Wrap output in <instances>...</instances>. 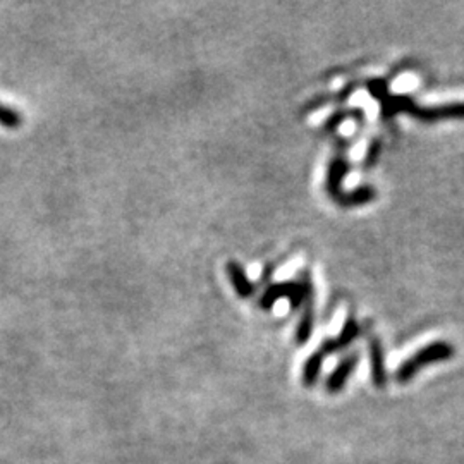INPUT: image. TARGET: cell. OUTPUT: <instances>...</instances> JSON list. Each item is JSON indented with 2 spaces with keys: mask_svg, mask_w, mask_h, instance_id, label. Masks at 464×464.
Listing matches in <instances>:
<instances>
[{
  "mask_svg": "<svg viewBox=\"0 0 464 464\" xmlns=\"http://www.w3.org/2000/svg\"><path fill=\"white\" fill-rule=\"evenodd\" d=\"M380 150H382V142H380V140H373V142L370 143L367 155H365V159H363V166H365L367 171L377 164L379 155H380Z\"/></svg>",
  "mask_w": 464,
  "mask_h": 464,
  "instance_id": "13",
  "label": "cell"
},
{
  "mask_svg": "<svg viewBox=\"0 0 464 464\" xmlns=\"http://www.w3.org/2000/svg\"><path fill=\"white\" fill-rule=\"evenodd\" d=\"M313 308H312V303H308L303 317L297 323V330H296V342L297 346H303L306 342L310 341L312 334H313Z\"/></svg>",
  "mask_w": 464,
  "mask_h": 464,
  "instance_id": "11",
  "label": "cell"
},
{
  "mask_svg": "<svg viewBox=\"0 0 464 464\" xmlns=\"http://www.w3.org/2000/svg\"><path fill=\"white\" fill-rule=\"evenodd\" d=\"M358 334H360V325H358V322H356L354 318H349V320H346V323H344L339 336H338L334 341L323 342V346H322L320 351H322L323 354H334V353L341 351L344 347H347L351 342L358 338Z\"/></svg>",
  "mask_w": 464,
  "mask_h": 464,
  "instance_id": "5",
  "label": "cell"
},
{
  "mask_svg": "<svg viewBox=\"0 0 464 464\" xmlns=\"http://www.w3.org/2000/svg\"><path fill=\"white\" fill-rule=\"evenodd\" d=\"M225 272H227V275H229V281H231V284H232V288H234V291L238 296H241V297H251L255 291H256V286L249 281V277H248V273H246V270L238 264V262H229L227 265H225Z\"/></svg>",
  "mask_w": 464,
  "mask_h": 464,
  "instance_id": "6",
  "label": "cell"
},
{
  "mask_svg": "<svg viewBox=\"0 0 464 464\" xmlns=\"http://www.w3.org/2000/svg\"><path fill=\"white\" fill-rule=\"evenodd\" d=\"M312 296H313V284H312V279L306 273L303 277V282H279V284H272L269 289L262 296V299H260V308L262 310H270L279 299L288 297L291 308L296 310V308L301 306V303L312 301Z\"/></svg>",
  "mask_w": 464,
  "mask_h": 464,
  "instance_id": "2",
  "label": "cell"
},
{
  "mask_svg": "<svg viewBox=\"0 0 464 464\" xmlns=\"http://www.w3.org/2000/svg\"><path fill=\"white\" fill-rule=\"evenodd\" d=\"M323 360H325V354L322 351H315L306 360V363L303 367V386L305 387H313L317 384L320 371H322V367H323Z\"/></svg>",
  "mask_w": 464,
  "mask_h": 464,
  "instance_id": "10",
  "label": "cell"
},
{
  "mask_svg": "<svg viewBox=\"0 0 464 464\" xmlns=\"http://www.w3.org/2000/svg\"><path fill=\"white\" fill-rule=\"evenodd\" d=\"M384 118L395 114H408L423 123H436L442 119H464V102H452L436 107H421L408 95H387L380 100Z\"/></svg>",
  "mask_w": 464,
  "mask_h": 464,
  "instance_id": "1",
  "label": "cell"
},
{
  "mask_svg": "<svg viewBox=\"0 0 464 464\" xmlns=\"http://www.w3.org/2000/svg\"><path fill=\"white\" fill-rule=\"evenodd\" d=\"M377 198V190L373 186H358L347 193H342L341 198L338 199L342 207H362L367 205L370 201H373Z\"/></svg>",
  "mask_w": 464,
  "mask_h": 464,
  "instance_id": "8",
  "label": "cell"
},
{
  "mask_svg": "<svg viewBox=\"0 0 464 464\" xmlns=\"http://www.w3.org/2000/svg\"><path fill=\"white\" fill-rule=\"evenodd\" d=\"M356 363H358V356L356 354H351L349 358L342 360L338 368L330 373V377L327 379V392H330V394L341 392L346 380L351 377L353 370L356 367Z\"/></svg>",
  "mask_w": 464,
  "mask_h": 464,
  "instance_id": "7",
  "label": "cell"
},
{
  "mask_svg": "<svg viewBox=\"0 0 464 464\" xmlns=\"http://www.w3.org/2000/svg\"><path fill=\"white\" fill-rule=\"evenodd\" d=\"M452 353H454V349H452V346L449 342H434V344L423 347L413 358H410L401 367L397 377H399V380H408L410 377L415 375L418 368L428 365V363L442 362V360H449L452 356Z\"/></svg>",
  "mask_w": 464,
  "mask_h": 464,
  "instance_id": "3",
  "label": "cell"
},
{
  "mask_svg": "<svg viewBox=\"0 0 464 464\" xmlns=\"http://www.w3.org/2000/svg\"><path fill=\"white\" fill-rule=\"evenodd\" d=\"M349 172V164L344 157H336L332 159L330 166H329V171H327V181H325V188H327V193L330 198H334L336 201L341 198L342 193V181L346 177V174Z\"/></svg>",
  "mask_w": 464,
  "mask_h": 464,
  "instance_id": "4",
  "label": "cell"
},
{
  "mask_svg": "<svg viewBox=\"0 0 464 464\" xmlns=\"http://www.w3.org/2000/svg\"><path fill=\"white\" fill-rule=\"evenodd\" d=\"M367 88L368 92L371 94V97L379 98V100H382V98L389 95V94H387V85H386V81H382V79H371V81H368Z\"/></svg>",
  "mask_w": 464,
  "mask_h": 464,
  "instance_id": "14",
  "label": "cell"
},
{
  "mask_svg": "<svg viewBox=\"0 0 464 464\" xmlns=\"http://www.w3.org/2000/svg\"><path fill=\"white\" fill-rule=\"evenodd\" d=\"M23 123V118L20 112H16L11 107H5L0 103V124L5 127H20Z\"/></svg>",
  "mask_w": 464,
  "mask_h": 464,
  "instance_id": "12",
  "label": "cell"
},
{
  "mask_svg": "<svg viewBox=\"0 0 464 464\" xmlns=\"http://www.w3.org/2000/svg\"><path fill=\"white\" fill-rule=\"evenodd\" d=\"M349 116H353V112H336L334 116H330L329 119H327V123H325V131H329V133H332V131H336L342 123H344V119L346 118H349Z\"/></svg>",
  "mask_w": 464,
  "mask_h": 464,
  "instance_id": "15",
  "label": "cell"
},
{
  "mask_svg": "<svg viewBox=\"0 0 464 464\" xmlns=\"http://www.w3.org/2000/svg\"><path fill=\"white\" fill-rule=\"evenodd\" d=\"M370 362H371V375L373 380L379 387L384 386L386 382V370H384V354H382V346L379 339L370 341Z\"/></svg>",
  "mask_w": 464,
  "mask_h": 464,
  "instance_id": "9",
  "label": "cell"
}]
</instances>
